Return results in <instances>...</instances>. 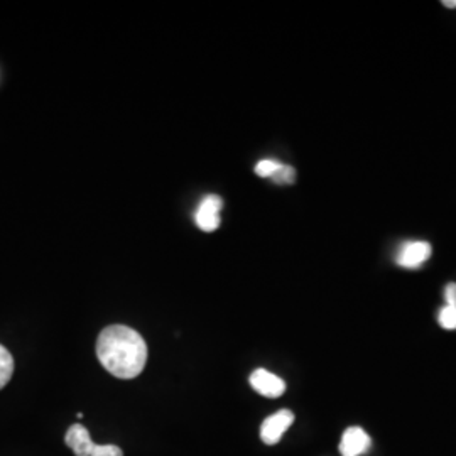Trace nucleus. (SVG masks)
Instances as JSON below:
<instances>
[{"label": "nucleus", "mask_w": 456, "mask_h": 456, "mask_svg": "<svg viewBox=\"0 0 456 456\" xmlns=\"http://www.w3.org/2000/svg\"><path fill=\"white\" fill-rule=\"evenodd\" d=\"M97 357L114 377L134 379L146 367L147 345L129 326H107L98 335Z\"/></svg>", "instance_id": "1"}, {"label": "nucleus", "mask_w": 456, "mask_h": 456, "mask_svg": "<svg viewBox=\"0 0 456 456\" xmlns=\"http://www.w3.org/2000/svg\"><path fill=\"white\" fill-rule=\"evenodd\" d=\"M294 423V414L289 409H281L264 419L261 426V438L265 444H277L282 435L291 428Z\"/></svg>", "instance_id": "2"}, {"label": "nucleus", "mask_w": 456, "mask_h": 456, "mask_svg": "<svg viewBox=\"0 0 456 456\" xmlns=\"http://www.w3.org/2000/svg\"><path fill=\"white\" fill-rule=\"evenodd\" d=\"M224 201L216 195L205 196L196 210V225L203 232H213L220 227V212H222Z\"/></svg>", "instance_id": "3"}, {"label": "nucleus", "mask_w": 456, "mask_h": 456, "mask_svg": "<svg viewBox=\"0 0 456 456\" xmlns=\"http://www.w3.org/2000/svg\"><path fill=\"white\" fill-rule=\"evenodd\" d=\"M248 382H250L254 391L259 392L261 395L269 397V399H277L286 392V382L281 377H277L276 374H273L265 369L254 370L250 374Z\"/></svg>", "instance_id": "4"}, {"label": "nucleus", "mask_w": 456, "mask_h": 456, "mask_svg": "<svg viewBox=\"0 0 456 456\" xmlns=\"http://www.w3.org/2000/svg\"><path fill=\"white\" fill-rule=\"evenodd\" d=\"M431 257V245L424 240H411L403 244L397 252L395 262L404 269H416Z\"/></svg>", "instance_id": "5"}, {"label": "nucleus", "mask_w": 456, "mask_h": 456, "mask_svg": "<svg viewBox=\"0 0 456 456\" xmlns=\"http://www.w3.org/2000/svg\"><path fill=\"white\" fill-rule=\"evenodd\" d=\"M372 444L370 436L359 426H352L345 429L342 441H340V453L342 456H360L369 452Z\"/></svg>", "instance_id": "6"}, {"label": "nucleus", "mask_w": 456, "mask_h": 456, "mask_svg": "<svg viewBox=\"0 0 456 456\" xmlns=\"http://www.w3.org/2000/svg\"><path fill=\"white\" fill-rule=\"evenodd\" d=\"M65 443L77 456H90L95 443L83 424H73L66 431Z\"/></svg>", "instance_id": "7"}, {"label": "nucleus", "mask_w": 456, "mask_h": 456, "mask_svg": "<svg viewBox=\"0 0 456 456\" xmlns=\"http://www.w3.org/2000/svg\"><path fill=\"white\" fill-rule=\"evenodd\" d=\"M14 374V359L11 352L0 345V389H4Z\"/></svg>", "instance_id": "8"}, {"label": "nucleus", "mask_w": 456, "mask_h": 456, "mask_svg": "<svg viewBox=\"0 0 456 456\" xmlns=\"http://www.w3.org/2000/svg\"><path fill=\"white\" fill-rule=\"evenodd\" d=\"M282 164L276 161V159H262L256 166V173L261 176V178H273L276 175L277 171L281 169Z\"/></svg>", "instance_id": "9"}, {"label": "nucleus", "mask_w": 456, "mask_h": 456, "mask_svg": "<svg viewBox=\"0 0 456 456\" xmlns=\"http://www.w3.org/2000/svg\"><path fill=\"white\" fill-rule=\"evenodd\" d=\"M438 323L444 330H456V306H444L438 314Z\"/></svg>", "instance_id": "10"}, {"label": "nucleus", "mask_w": 456, "mask_h": 456, "mask_svg": "<svg viewBox=\"0 0 456 456\" xmlns=\"http://www.w3.org/2000/svg\"><path fill=\"white\" fill-rule=\"evenodd\" d=\"M294 178H296V171H294V167L291 166H281V169L277 171L276 175L271 178L273 181H276V183H282V184H291L293 183Z\"/></svg>", "instance_id": "11"}, {"label": "nucleus", "mask_w": 456, "mask_h": 456, "mask_svg": "<svg viewBox=\"0 0 456 456\" xmlns=\"http://www.w3.org/2000/svg\"><path fill=\"white\" fill-rule=\"evenodd\" d=\"M90 456H124V452L115 444H95Z\"/></svg>", "instance_id": "12"}, {"label": "nucleus", "mask_w": 456, "mask_h": 456, "mask_svg": "<svg viewBox=\"0 0 456 456\" xmlns=\"http://www.w3.org/2000/svg\"><path fill=\"white\" fill-rule=\"evenodd\" d=\"M444 299L448 306H456V284H448L444 289Z\"/></svg>", "instance_id": "13"}, {"label": "nucleus", "mask_w": 456, "mask_h": 456, "mask_svg": "<svg viewBox=\"0 0 456 456\" xmlns=\"http://www.w3.org/2000/svg\"><path fill=\"white\" fill-rule=\"evenodd\" d=\"M443 5H444V7H448V9H455L456 0H453V2H450V0H444V2H443Z\"/></svg>", "instance_id": "14"}]
</instances>
